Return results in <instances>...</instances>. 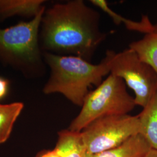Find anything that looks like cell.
I'll use <instances>...</instances> for the list:
<instances>
[{
    "label": "cell",
    "instance_id": "6da1fadb",
    "mask_svg": "<svg viewBox=\"0 0 157 157\" xmlns=\"http://www.w3.org/2000/svg\"><path fill=\"white\" fill-rule=\"evenodd\" d=\"M101 15L83 0L56 3L45 10L41 22V47L44 52L80 57L91 62L107 34Z\"/></svg>",
    "mask_w": 157,
    "mask_h": 157
},
{
    "label": "cell",
    "instance_id": "7a4b0ae2",
    "mask_svg": "<svg viewBox=\"0 0 157 157\" xmlns=\"http://www.w3.org/2000/svg\"><path fill=\"white\" fill-rule=\"evenodd\" d=\"M50 69V75L43 89L45 94L60 93L73 104L82 107L93 86L97 87L102 78L110 74L107 54L100 63L94 65L75 56L43 54Z\"/></svg>",
    "mask_w": 157,
    "mask_h": 157
},
{
    "label": "cell",
    "instance_id": "3957f363",
    "mask_svg": "<svg viewBox=\"0 0 157 157\" xmlns=\"http://www.w3.org/2000/svg\"><path fill=\"white\" fill-rule=\"evenodd\" d=\"M44 7L33 19L0 29V61L22 72L35 74L41 67L39 33Z\"/></svg>",
    "mask_w": 157,
    "mask_h": 157
},
{
    "label": "cell",
    "instance_id": "277c9868",
    "mask_svg": "<svg viewBox=\"0 0 157 157\" xmlns=\"http://www.w3.org/2000/svg\"><path fill=\"white\" fill-rule=\"evenodd\" d=\"M136 106L135 97L129 94L123 79L109 74L101 84L90 91L78 115L68 129L81 132L97 118L128 114Z\"/></svg>",
    "mask_w": 157,
    "mask_h": 157
},
{
    "label": "cell",
    "instance_id": "5b68a950",
    "mask_svg": "<svg viewBox=\"0 0 157 157\" xmlns=\"http://www.w3.org/2000/svg\"><path fill=\"white\" fill-rule=\"evenodd\" d=\"M110 74L124 80L135 93L136 105L147 106L157 90V74L130 48L116 53L108 50Z\"/></svg>",
    "mask_w": 157,
    "mask_h": 157
},
{
    "label": "cell",
    "instance_id": "8992f818",
    "mask_svg": "<svg viewBox=\"0 0 157 157\" xmlns=\"http://www.w3.org/2000/svg\"><path fill=\"white\" fill-rule=\"evenodd\" d=\"M86 151L96 154L121 145L139 134L138 115H114L97 118L81 132Z\"/></svg>",
    "mask_w": 157,
    "mask_h": 157
},
{
    "label": "cell",
    "instance_id": "52a82bcc",
    "mask_svg": "<svg viewBox=\"0 0 157 157\" xmlns=\"http://www.w3.org/2000/svg\"><path fill=\"white\" fill-rule=\"evenodd\" d=\"M151 148L148 142L139 133L115 148L96 154L86 152L84 157H143Z\"/></svg>",
    "mask_w": 157,
    "mask_h": 157
},
{
    "label": "cell",
    "instance_id": "ba28073f",
    "mask_svg": "<svg viewBox=\"0 0 157 157\" xmlns=\"http://www.w3.org/2000/svg\"><path fill=\"white\" fill-rule=\"evenodd\" d=\"M54 151L57 157H84L87 152L81 132L69 129L58 132V139Z\"/></svg>",
    "mask_w": 157,
    "mask_h": 157
},
{
    "label": "cell",
    "instance_id": "9c48e42d",
    "mask_svg": "<svg viewBox=\"0 0 157 157\" xmlns=\"http://www.w3.org/2000/svg\"><path fill=\"white\" fill-rule=\"evenodd\" d=\"M140 134L151 148L157 149V90L140 114Z\"/></svg>",
    "mask_w": 157,
    "mask_h": 157
},
{
    "label": "cell",
    "instance_id": "30bf717a",
    "mask_svg": "<svg viewBox=\"0 0 157 157\" xmlns=\"http://www.w3.org/2000/svg\"><path fill=\"white\" fill-rule=\"evenodd\" d=\"M43 0H0V18L35 17L45 6Z\"/></svg>",
    "mask_w": 157,
    "mask_h": 157
},
{
    "label": "cell",
    "instance_id": "8fae6325",
    "mask_svg": "<svg viewBox=\"0 0 157 157\" xmlns=\"http://www.w3.org/2000/svg\"><path fill=\"white\" fill-rule=\"evenodd\" d=\"M90 2L94 6L99 8L102 11L108 15L112 19L113 23L117 25L123 23L129 30L143 33L145 34L155 32V25L152 23L149 17L146 15L142 17L140 21H134L122 17L113 11L105 0H91Z\"/></svg>",
    "mask_w": 157,
    "mask_h": 157
},
{
    "label": "cell",
    "instance_id": "7c38bea8",
    "mask_svg": "<svg viewBox=\"0 0 157 157\" xmlns=\"http://www.w3.org/2000/svg\"><path fill=\"white\" fill-rule=\"evenodd\" d=\"M129 48L135 51L157 74V32L146 34L141 39L131 43Z\"/></svg>",
    "mask_w": 157,
    "mask_h": 157
},
{
    "label": "cell",
    "instance_id": "4fadbf2b",
    "mask_svg": "<svg viewBox=\"0 0 157 157\" xmlns=\"http://www.w3.org/2000/svg\"><path fill=\"white\" fill-rule=\"evenodd\" d=\"M23 106V104L19 102L0 104V144L6 142L9 138Z\"/></svg>",
    "mask_w": 157,
    "mask_h": 157
},
{
    "label": "cell",
    "instance_id": "5bb4252c",
    "mask_svg": "<svg viewBox=\"0 0 157 157\" xmlns=\"http://www.w3.org/2000/svg\"><path fill=\"white\" fill-rule=\"evenodd\" d=\"M9 87L8 80L0 76V100L4 98L8 94Z\"/></svg>",
    "mask_w": 157,
    "mask_h": 157
},
{
    "label": "cell",
    "instance_id": "9a60e30c",
    "mask_svg": "<svg viewBox=\"0 0 157 157\" xmlns=\"http://www.w3.org/2000/svg\"><path fill=\"white\" fill-rule=\"evenodd\" d=\"M36 157H57V156L53 150L52 151L45 150L40 152Z\"/></svg>",
    "mask_w": 157,
    "mask_h": 157
},
{
    "label": "cell",
    "instance_id": "2e32d148",
    "mask_svg": "<svg viewBox=\"0 0 157 157\" xmlns=\"http://www.w3.org/2000/svg\"><path fill=\"white\" fill-rule=\"evenodd\" d=\"M143 157H157V149L151 148Z\"/></svg>",
    "mask_w": 157,
    "mask_h": 157
},
{
    "label": "cell",
    "instance_id": "e0dca14e",
    "mask_svg": "<svg viewBox=\"0 0 157 157\" xmlns=\"http://www.w3.org/2000/svg\"><path fill=\"white\" fill-rule=\"evenodd\" d=\"M157 32V25H155V32Z\"/></svg>",
    "mask_w": 157,
    "mask_h": 157
}]
</instances>
